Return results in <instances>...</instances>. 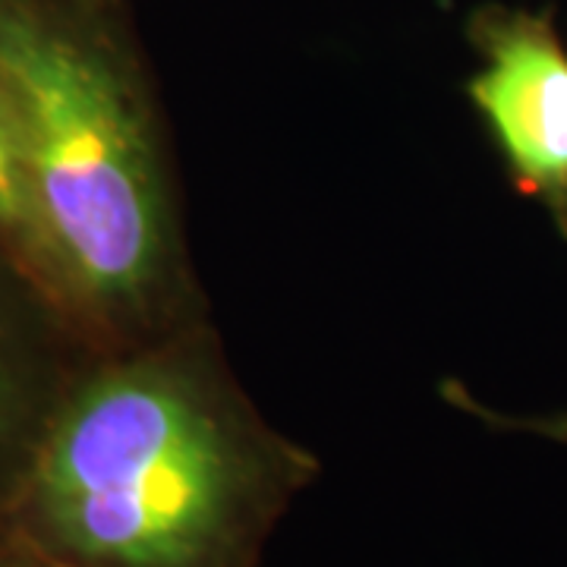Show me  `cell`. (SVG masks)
Segmentation results:
<instances>
[{
  "label": "cell",
  "instance_id": "obj_1",
  "mask_svg": "<svg viewBox=\"0 0 567 567\" xmlns=\"http://www.w3.org/2000/svg\"><path fill=\"white\" fill-rule=\"evenodd\" d=\"M316 476L189 322L82 365L7 533L73 567H259Z\"/></svg>",
  "mask_w": 567,
  "mask_h": 567
},
{
  "label": "cell",
  "instance_id": "obj_2",
  "mask_svg": "<svg viewBox=\"0 0 567 567\" xmlns=\"http://www.w3.org/2000/svg\"><path fill=\"white\" fill-rule=\"evenodd\" d=\"M29 189L25 275L95 353L199 322L148 82L104 0H0Z\"/></svg>",
  "mask_w": 567,
  "mask_h": 567
},
{
  "label": "cell",
  "instance_id": "obj_3",
  "mask_svg": "<svg viewBox=\"0 0 567 567\" xmlns=\"http://www.w3.org/2000/svg\"><path fill=\"white\" fill-rule=\"evenodd\" d=\"M466 35L483 54L466 95L514 186L546 208L567 240V48L551 13L483 7Z\"/></svg>",
  "mask_w": 567,
  "mask_h": 567
},
{
  "label": "cell",
  "instance_id": "obj_4",
  "mask_svg": "<svg viewBox=\"0 0 567 567\" xmlns=\"http://www.w3.org/2000/svg\"><path fill=\"white\" fill-rule=\"evenodd\" d=\"M95 350L0 246V536L70 382Z\"/></svg>",
  "mask_w": 567,
  "mask_h": 567
},
{
  "label": "cell",
  "instance_id": "obj_5",
  "mask_svg": "<svg viewBox=\"0 0 567 567\" xmlns=\"http://www.w3.org/2000/svg\"><path fill=\"white\" fill-rule=\"evenodd\" d=\"M29 234H32V215H29V189H25L17 123L0 92V246L22 265V271H25Z\"/></svg>",
  "mask_w": 567,
  "mask_h": 567
},
{
  "label": "cell",
  "instance_id": "obj_6",
  "mask_svg": "<svg viewBox=\"0 0 567 567\" xmlns=\"http://www.w3.org/2000/svg\"><path fill=\"white\" fill-rule=\"evenodd\" d=\"M442 398L447 404L457 406L470 413L473 420L492 425V429H502V432H529V435H539L548 442H558L567 445V410L558 413H539V416H514V413H502V410H492L483 401H476L461 382H442Z\"/></svg>",
  "mask_w": 567,
  "mask_h": 567
},
{
  "label": "cell",
  "instance_id": "obj_7",
  "mask_svg": "<svg viewBox=\"0 0 567 567\" xmlns=\"http://www.w3.org/2000/svg\"><path fill=\"white\" fill-rule=\"evenodd\" d=\"M0 567H73L66 561H58L51 555H44L41 548L29 546L25 539L3 533L0 536Z\"/></svg>",
  "mask_w": 567,
  "mask_h": 567
}]
</instances>
